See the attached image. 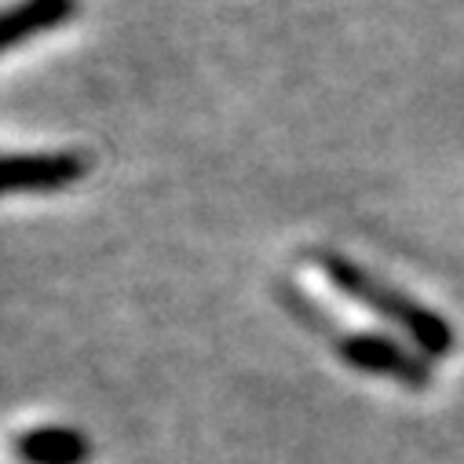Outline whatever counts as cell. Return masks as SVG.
<instances>
[{"mask_svg":"<svg viewBox=\"0 0 464 464\" xmlns=\"http://www.w3.org/2000/svg\"><path fill=\"white\" fill-rule=\"evenodd\" d=\"M336 352L340 359L359 370V373H370V377H392L413 392H424L431 384V366L420 352L406 347L402 340L395 336H384V333H347L336 340Z\"/></svg>","mask_w":464,"mask_h":464,"instance_id":"2","label":"cell"},{"mask_svg":"<svg viewBox=\"0 0 464 464\" xmlns=\"http://www.w3.org/2000/svg\"><path fill=\"white\" fill-rule=\"evenodd\" d=\"M15 450L26 464H88L92 460L88 435L77 428H66V424L30 428L26 435H19Z\"/></svg>","mask_w":464,"mask_h":464,"instance_id":"5","label":"cell"},{"mask_svg":"<svg viewBox=\"0 0 464 464\" xmlns=\"http://www.w3.org/2000/svg\"><path fill=\"white\" fill-rule=\"evenodd\" d=\"M88 158L81 150H41V154H0V198L12 194H55L81 183Z\"/></svg>","mask_w":464,"mask_h":464,"instance_id":"3","label":"cell"},{"mask_svg":"<svg viewBox=\"0 0 464 464\" xmlns=\"http://www.w3.org/2000/svg\"><path fill=\"white\" fill-rule=\"evenodd\" d=\"M318 264H322V275H325L343 296H352L355 304L370 307L377 318H384V322H392L395 329H402L424 359H442V355H450L453 347H457V333H453V325H450L439 311H431V307H424L420 300L406 296L402 289L388 285V282L377 278L370 267L347 260V256H340V253H318Z\"/></svg>","mask_w":464,"mask_h":464,"instance_id":"1","label":"cell"},{"mask_svg":"<svg viewBox=\"0 0 464 464\" xmlns=\"http://www.w3.org/2000/svg\"><path fill=\"white\" fill-rule=\"evenodd\" d=\"M77 15V0H15L0 8V55L15 52Z\"/></svg>","mask_w":464,"mask_h":464,"instance_id":"4","label":"cell"}]
</instances>
